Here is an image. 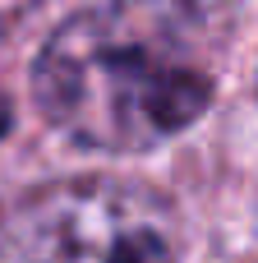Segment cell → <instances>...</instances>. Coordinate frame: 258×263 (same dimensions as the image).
I'll list each match as a JSON object with an SVG mask.
<instances>
[{
	"label": "cell",
	"mask_w": 258,
	"mask_h": 263,
	"mask_svg": "<svg viewBox=\"0 0 258 263\" xmlns=\"http://www.w3.org/2000/svg\"><path fill=\"white\" fill-rule=\"evenodd\" d=\"M32 92L65 139L97 153H143L208 111L212 65L180 5L111 0L46 37Z\"/></svg>",
	"instance_id": "cell-1"
},
{
	"label": "cell",
	"mask_w": 258,
	"mask_h": 263,
	"mask_svg": "<svg viewBox=\"0 0 258 263\" xmlns=\"http://www.w3.org/2000/svg\"><path fill=\"white\" fill-rule=\"evenodd\" d=\"M0 263H175V245L143 190L78 180L0 217Z\"/></svg>",
	"instance_id": "cell-2"
},
{
	"label": "cell",
	"mask_w": 258,
	"mask_h": 263,
	"mask_svg": "<svg viewBox=\"0 0 258 263\" xmlns=\"http://www.w3.org/2000/svg\"><path fill=\"white\" fill-rule=\"evenodd\" d=\"M28 5H32V0H0V32H5V28H14V23L28 14Z\"/></svg>",
	"instance_id": "cell-3"
},
{
	"label": "cell",
	"mask_w": 258,
	"mask_h": 263,
	"mask_svg": "<svg viewBox=\"0 0 258 263\" xmlns=\"http://www.w3.org/2000/svg\"><path fill=\"white\" fill-rule=\"evenodd\" d=\"M5 134H9V97L0 92V139H5Z\"/></svg>",
	"instance_id": "cell-4"
}]
</instances>
